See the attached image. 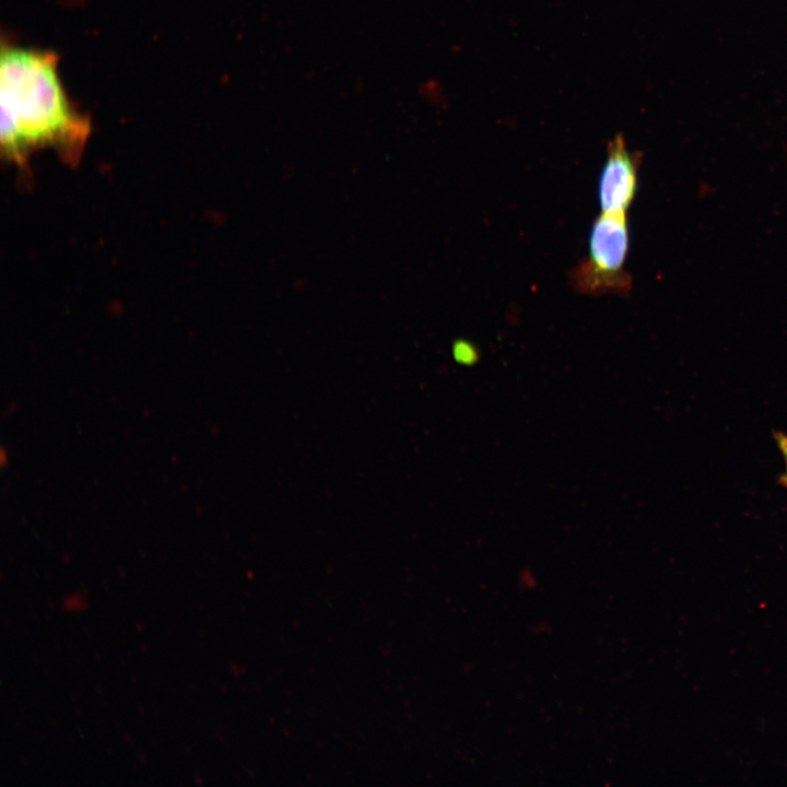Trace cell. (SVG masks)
Listing matches in <instances>:
<instances>
[{"label":"cell","instance_id":"cell-4","mask_svg":"<svg viewBox=\"0 0 787 787\" xmlns=\"http://www.w3.org/2000/svg\"><path fill=\"white\" fill-rule=\"evenodd\" d=\"M774 439H775L777 448L784 459V462L786 466V471L784 474L787 477V434H785L783 432H775Z\"/></svg>","mask_w":787,"mask_h":787},{"label":"cell","instance_id":"cell-5","mask_svg":"<svg viewBox=\"0 0 787 787\" xmlns=\"http://www.w3.org/2000/svg\"><path fill=\"white\" fill-rule=\"evenodd\" d=\"M778 483L787 490V477L784 473L779 475Z\"/></svg>","mask_w":787,"mask_h":787},{"label":"cell","instance_id":"cell-3","mask_svg":"<svg viewBox=\"0 0 787 787\" xmlns=\"http://www.w3.org/2000/svg\"><path fill=\"white\" fill-rule=\"evenodd\" d=\"M637 157L629 151L622 134L614 136L608 143L598 185L603 213L626 214L637 191Z\"/></svg>","mask_w":787,"mask_h":787},{"label":"cell","instance_id":"cell-1","mask_svg":"<svg viewBox=\"0 0 787 787\" xmlns=\"http://www.w3.org/2000/svg\"><path fill=\"white\" fill-rule=\"evenodd\" d=\"M1 149L22 163L52 149L75 161L90 134V121L71 104L51 51L2 43L0 59Z\"/></svg>","mask_w":787,"mask_h":787},{"label":"cell","instance_id":"cell-2","mask_svg":"<svg viewBox=\"0 0 787 787\" xmlns=\"http://www.w3.org/2000/svg\"><path fill=\"white\" fill-rule=\"evenodd\" d=\"M630 247L626 214L601 213L590 230L587 256L571 271L572 286L587 295H625L631 277L625 270Z\"/></svg>","mask_w":787,"mask_h":787}]
</instances>
